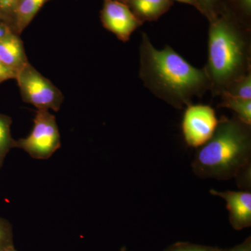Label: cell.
I'll list each match as a JSON object with an SVG mask.
<instances>
[{
	"instance_id": "1",
	"label": "cell",
	"mask_w": 251,
	"mask_h": 251,
	"mask_svg": "<svg viewBox=\"0 0 251 251\" xmlns=\"http://www.w3.org/2000/svg\"><path fill=\"white\" fill-rule=\"evenodd\" d=\"M140 77L156 97L174 107L184 109L195 97L211 90L207 74L193 67L171 46L156 49L146 33L140 46Z\"/></svg>"
},
{
	"instance_id": "2",
	"label": "cell",
	"mask_w": 251,
	"mask_h": 251,
	"mask_svg": "<svg viewBox=\"0 0 251 251\" xmlns=\"http://www.w3.org/2000/svg\"><path fill=\"white\" fill-rule=\"evenodd\" d=\"M204 69L214 97L251 72V28L227 10L209 21L207 63Z\"/></svg>"
},
{
	"instance_id": "3",
	"label": "cell",
	"mask_w": 251,
	"mask_h": 251,
	"mask_svg": "<svg viewBox=\"0 0 251 251\" xmlns=\"http://www.w3.org/2000/svg\"><path fill=\"white\" fill-rule=\"evenodd\" d=\"M251 125L223 116L214 135L200 148L193 173L203 179H239L251 173Z\"/></svg>"
},
{
	"instance_id": "4",
	"label": "cell",
	"mask_w": 251,
	"mask_h": 251,
	"mask_svg": "<svg viewBox=\"0 0 251 251\" xmlns=\"http://www.w3.org/2000/svg\"><path fill=\"white\" fill-rule=\"evenodd\" d=\"M23 100L35 106L37 110L58 112L64 101L60 90L27 63L16 77Z\"/></svg>"
},
{
	"instance_id": "5",
	"label": "cell",
	"mask_w": 251,
	"mask_h": 251,
	"mask_svg": "<svg viewBox=\"0 0 251 251\" xmlns=\"http://www.w3.org/2000/svg\"><path fill=\"white\" fill-rule=\"evenodd\" d=\"M60 147L55 117L47 110H36L31 133L27 138L15 140V148L22 149L36 159H48Z\"/></svg>"
},
{
	"instance_id": "6",
	"label": "cell",
	"mask_w": 251,
	"mask_h": 251,
	"mask_svg": "<svg viewBox=\"0 0 251 251\" xmlns=\"http://www.w3.org/2000/svg\"><path fill=\"white\" fill-rule=\"evenodd\" d=\"M218 124L215 110L209 105H188L181 123L185 142L188 146L201 148L214 135Z\"/></svg>"
},
{
	"instance_id": "7",
	"label": "cell",
	"mask_w": 251,
	"mask_h": 251,
	"mask_svg": "<svg viewBox=\"0 0 251 251\" xmlns=\"http://www.w3.org/2000/svg\"><path fill=\"white\" fill-rule=\"evenodd\" d=\"M100 19L103 27L123 42L129 40L132 34L143 24L128 4L119 0H103Z\"/></svg>"
},
{
	"instance_id": "8",
	"label": "cell",
	"mask_w": 251,
	"mask_h": 251,
	"mask_svg": "<svg viewBox=\"0 0 251 251\" xmlns=\"http://www.w3.org/2000/svg\"><path fill=\"white\" fill-rule=\"evenodd\" d=\"M213 196L223 198L229 211L231 226L236 230H242L251 226V193L250 191H218L211 189Z\"/></svg>"
},
{
	"instance_id": "9",
	"label": "cell",
	"mask_w": 251,
	"mask_h": 251,
	"mask_svg": "<svg viewBox=\"0 0 251 251\" xmlns=\"http://www.w3.org/2000/svg\"><path fill=\"white\" fill-rule=\"evenodd\" d=\"M0 60L16 75L29 63L23 41L11 29L0 40Z\"/></svg>"
},
{
	"instance_id": "10",
	"label": "cell",
	"mask_w": 251,
	"mask_h": 251,
	"mask_svg": "<svg viewBox=\"0 0 251 251\" xmlns=\"http://www.w3.org/2000/svg\"><path fill=\"white\" fill-rule=\"evenodd\" d=\"M172 0H130L127 4L142 22L157 21L172 6Z\"/></svg>"
},
{
	"instance_id": "11",
	"label": "cell",
	"mask_w": 251,
	"mask_h": 251,
	"mask_svg": "<svg viewBox=\"0 0 251 251\" xmlns=\"http://www.w3.org/2000/svg\"><path fill=\"white\" fill-rule=\"evenodd\" d=\"M50 0H18L11 30L18 36L30 24L41 8Z\"/></svg>"
},
{
	"instance_id": "12",
	"label": "cell",
	"mask_w": 251,
	"mask_h": 251,
	"mask_svg": "<svg viewBox=\"0 0 251 251\" xmlns=\"http://www.w3.org/2000/svg\"><path fill=\"white\" fill-rule=\"evenodd\" d=\"M221 103L218 108L229 109L236 113L238 119L251 125V99H244L232 97L228 94H223L220 96Z\"/></svg>"
},
{
	"instance_id": "13",
	"label": "cell",
	"mask_w": 251,
	"mask_h": 251,
	"mask_svg": "<svg viewBox=\"0 0 251 251\" xmlns=\"http://www.w3.org/2000/svg\"><path fill=\"white\" fill-rule=\"evenodd\" d=\"M12 120L9 116L0 114V168L11 149L15 148V140L11 135Z\"/></svg>"
},
{
	"instance_id": "14",
	"label": "cell",
	"mask_w": 251,
	"mask_h": 251,
	"mask_svg": "<svg viewBox=\"0 0 251 251\" xmlns=\"http://www.w3.org/2000/svg\"><path fill=\"white\" fill-rule=\"evenodd\" d=\"M226 10L251 27V0H226Z\"/></svg>"
},
{
	"instance_id": "15",
	"label": "cell",
	"mask_w": 251,
	"mask_h": 251,
	"mask_svg": "<svg viewBox=\"0 0 251 251\" xmlns=\"http://www.w3.org/2000/svg\"><path fill=\"white\" fill-rule=\"evenodd\" d=\"M223 94L238 98L251 99V72L232 82L221 94Z\"/></svg>"
},
{
	"instance_id": "16",
	"label": "cell",
	"mask_w": 251,
	"mask_h": 251,
	"mask_svg": "<svg viewBox=\"0 0 251 251\" xmlns=\"http://www.w3.org/2000/svg\"><path fill=\"white\" fill-rule=\"evenodd\" d=\"M198 11L211 21L226 10V0H197Z\"/></svg>"
},
{
	"instance_id": "17",
	"label": "cell",
	"mask_w": 251,
	"mask_h": 251,
	"mask_svg": "<svg viewBox=\"0 0 251 251\" xmlns=\"http://www.w3.org/2000/svg\"><path fill=\"white\" fill-rule=\"evenodd\" d=\"M14 247L11 225L6 219L0 218V251Z\"/></svg>"
},
{
	"instance_id": "18",
	"label": "cell",
	"mask_w": 251,
	"mask_h": 251,
	"mask_svg": "<svg viewBox=\"0 0 251 251\" xmlns=\"http://www.w3.org/2000/svg\"><path fill=\"white\" fill-rule=\"evenodd\" d=\"M224 249L210 246L201 245L189 242H176L167 248L164 251H223Z\"/></svg>"
},
{
	"instance_id": "19",
	"label": "cell",
	"mask_w": 251,
	"mask_h": 251,
	"mask_svg": "<svg viewBox=\"0 0 251 251\" xmlns=\"http://www.w3.org/2000/svg\"><path fill=\"white\" fill-rule=\"evenodd\" d=\"M18 0H0V21L11 29L15 7Z\"/></svg>"
},
{
	"instance_id": "20",
	"label": "cell",
	"mask_w": 251,
	"mask_h": 251,
	"mask_svg": "<svg viewBox=\"0 0 251 251\" xmlns=\"http://www.w3.org/2000/svg\"><path fill=\"white\" fill-rule=\"evenodd\" d=\"M16 74L0 60V83L9 79H16Z\"/></svg>"
},
{
	"instance_id": "21",
	"label": "cell",
	"mask_w": 251,
	"mask_h": 251,
	"mask_svg": "<svg viewBox=\"0 0 251 251\" xmlns=\"http://www.w3.org/2000/svg\"><path fill=\"white\" fill-rule=\"evenodd\" d=\"M223 251H251V237H248L244 242L232 249L223 250Z\"/></svg>"
},
{
	"instance_id": "22",
	"label": "cell",
	"mask_w": 251,
	"mask_h": 251,
	"mask_svg": "<svg viewBox=\"0 0 251 251\" xmlns=\"http://www.w3.org/2000/svg\"><path fill=\"white\" fill-rule=\"evenodd\" d=\"M10 29H11V28H10L9 26L6 25L4 23L0 21V40L7 34L8 31H9Z\"/></svg>"
},
{
	"instance_id": "23",
	"label": "cell",
	"mask_w": 251,
	"mask_h": 251,
	"mask_svg": "<svg viewBox=\"0 0 251 251\" xmlns=\"http://www.w3.org/2000/svg\"><path fill=\"white\" fill-rule=\"evenodd\" d=\"M176 1L191 5V6H194L195 8H196V9L198 10L197 0H176Z\"/></svg>"
},
{
	"instance_id": "24",
	"label": "cell",
	"mask_w": 251,
	"mask_h": 251,
	"mask_svg": "<svg viewBox=\"0 0 251 251\" xmlns=\"http://www.w3.org/2000/svg\"><path fill=\"white\" fill-rule=\"evenodd\" d=\"M5 251H16V249H14V247H11L9 248V249H6V250Z\"/></svg>"
},
{
	"instance_id": "25",
	"label": "cell",
	"mask_w": 251,
	"mask_h": 251,
	"mask_svg": "<svg viewBox=\"0 0 251 251\" xmlns=\"http://www.w3.org/2000/svg\"><path fill=\"white\" fill-rule=\"evenodd\" d=\"M130 1V0H122V2L125 3V4H127V3H128V1Z\"/></svg>"
},
{
	"instance_id": "26",
	"label": "cell",
	"mask_w": 251,
	"mask_h": 251,
	"mask_svg": "<svg viewBox=\"0 0 251 251\" xmlns=\"http://www.w3.org/2000/svg\"><path fill=\"white\" fill-rule=\"evenodd\" d=\"M119 1H122V0H119Z\"/></svg>"
}]
</instances>
